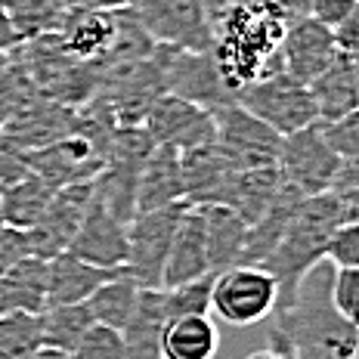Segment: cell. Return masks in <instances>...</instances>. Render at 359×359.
I'll list each match as a JSON object with an SVG mask.
<instances>
[{
	"instance_id": "obj_15",
	"label": "cell",
	"mask_w": 359,
	"mask_h": 359,
	"mask_svg": "<svg viewBox=\"0 0 359 359\" xmlns=\"http://www.w3.org/2000/svg\"><path fill=\"white\" fill-rule=\"evenodd\" d=\"M205 273H211L208 245H205V223H201L198 205H189V201H186L183 214H180V223H177L174 242H170V251H168L161 288L183 285V282H192Z\"/></svg>"
},
{
	"instance_id": "obj_3",
	"label": "cell",
	"mask_w": 359,
	"mask_h": 359,
	"mask_svg": "<svg viewBox=\"0 0 359 359\" xmlns=\"http://www.w3.org/2000/svg\"><path fill=\"white\" fill-rule=\"evenodd\" d=\"M233 102L251 111L254 118H260L266 127H273L279 137H288V133L319 121L310 87L294 81L285 69H273L251 84L238 87Z\"/></svg>"
},
{
	"instance_id": "obj_7",
	"label": "cell",
	"mask_w": 359,
	"mask_h": 359,
	"mask_svg": "<svg viewBox=\"0 0 359 359\" xmlns=\"http://www.w3.org/2000/svg\"><path fill=\"white\" fill-rule=\"evenodd\" d=\"M143 32L161 47L211 50L214 22L205 0H133Z\"/></svg>"
},
{
	"instance_id": "obj_34",
	"label": "cell",
	"mask_w": 359,
	"mask_h": 359,
	"mask_svg": "<svg viewBox=\"0 0 359 359\" xmlns=\"http://www.w3.org/2000/svg\"><path fill=\"white\" fill-rule=\"evenodd\" d=\"M332 304L347 323L359 328V269H334Z\"/></svg>"
},
{
	"instance_id": "obj_21",
	"label": "cell",
	"mask_w": 359,
	"mask_h": 359,
	"mask_svg": "<svg viewBox=\"0 0 359 359\" xmlns=\"http://www.w3.org/2000/svg\"><path fill=\"white\" fill-rule=\"evenodd\" d=\"M121 269H102L93 264H84L74 254L62 251L50 260V282H47V306L59 304H84L102 282L118 276Z\"/></svg>"
},
{
	"instance_id": "obj_10",
	"label": "cell",
	"mask_w": 359,
	"mask_h": 359,
	"mask_svg": "<svg viewBox=\"0 0 359 359\" xmlns=\"http://www.w3.org/2000/svg\"><path fill=\"white\" fill-rule=\"evenodd\" d=\"M143 130L155 146H170L177 152H192V149L211 146L217 140L211 111L192 106L186 100H177L170 93L158 96L149 106L143 118Z\"/></svg>"
},
{
	"instance_id": "obj_41",
	"label": "cell",
	"mask_w": 359,
	"mask_h": 359,
	"mask_svg": "<svg viewBox=\"0 0 359 359\" xmlns=\"http://www.w3.org/2000/svg\"><path fill=\"white\" fill-rule=\"evenodd\" d=\"M245 359H294L288 353V347H285V341L279 338V334L269 328V347H264V350H254V353H248Z\"/></svg>"
},
{
	"instance_id": "obj_24",
	"label": "cell",
	"mask_w": 359,
	"mask_h": 359,
	"mask_svg": "<svg viewBox=\"0 0 359 359\" xmlns=\"http://www.w3.org/2000/svg\"><path fill=\"white\" fill-rule=\"evenodd\" d=\"M220 350V328L211 316L170 319L161 334V359H214Z\"/></svg>"
},
{
	"instance_id": "obj_45",
	"label": "cell",
	"mask_w": 359,
	"mask_h": 359,
	"mask_svg": "<svg viewBox=\"0 0 359 359\" xmlns=\"http://www.w3.org/2000/svg\"><path fill=\"white\" fill-rule=\"evenodd\" d=\"M6 62H10V53H0V72L6 69Z\"/></svg>"
},
{
	"instance_id": "obj_37",
	"label": "cell",
	"mask_w": 359,
	"mask_h": 359,
	"mask_svg": "<svg viewBox=\"0 0 359 359\" xmlns=\"http://www.w3.org/2000/svg\"><path fill=\"white\" fill-rule=\"evenodd\" d=\"M332 37H334V47H338V53L344 56H359V0L356 6L344 16L338 25L332 28Z\"/></svg>"
},
{
	"instance_id": "obj_11",
	"label": "cell",
	"mask_w": 359,
	"mask_h": 359,
	"mask_svg": "<svg viewBox=\"0 0 359 359\" xmlns=\"http://www.w3.org/2000/svg\"><path fill=\"white\" fill-rule=\"evenodd\" d=\"M90 201H93V180L59 186L53 201H50V208H47V214L41 217V223L25 229L34 257L53 260L56 254H62L69 248V242L74 238V233H78L81 220H84Z\"/></svg>"
},
{
	"instance_id": "obj_20",
	"label": "cell",
	"mask_w": 359,
	"mask_h": 359,
	"mask_svg": "<svg viewBox=\"0 0 359 359\" xmlns=\"http://www.w3.org/2000/svg\"><path fill=\"white\" fill-rule=\"evenodd\" d=\"M198 211H201V223H205V245H208L211 273L238 266L242 264L248 223L226 205H198Z\"/></svg>"
},
{
	"instance_id": "obj_42",
	"label": "cell",
	"mask_w": 359,
	"mask_h": 359,
	"mask_svg": "<svg viewBox=\"0 0 359 359\" xmlns=\"http://www.w3.org/2000/svg\"><path fill=\"white\" fill-rule=\"evenodd\" d=\"M338 201H341L344 223H359V186H356V189H341Z\"/></svg>"
},
{
	"instance_id": "obj_40",
	"label": "cell",
	"mask_w": 359,
	"mask_h": 359,
	"mask_svg": "<svg viewBox=\"0 0 359 359\" xmlns=\"http://www.w3.org/2000/svg\"><path fill=\"white\" fill-rule=\"evenodd\" d=\"M65 6L69 10H127V6H133V0H65Z\"/></svg>"
},
{
	"instance_id": "obj_22",
	"label": "cell",
	"mask_w": 359,
	"mask_h": 359,
	"mask_svg": "<svg viewBox=\"0 0 359 359\" xmlns=\"http://www.w3.org/2000/svg\"><path fill=\"white\" fill-rule=\"evenodd\" d=\"M47 282H50V260L43 257H22L10 273L0 276V313H43L47 306Z\"/></svg>"
},
{
	"instance_id": "obj_33",
	"label": "cell",
	"mask_w": 359,
	"mask_h": 359,
	"mask_svg": "<svg viewBox=\"0 0 359 359\" xmlns=\"http://www.w3.org/2000/svg\"><path fill=\"white\" fill-rule=\"evenodd\" d=\"M325 260L334 269H359V223H341L328 238Z\"/></svg>"
},
{
	"instance_id": "obj_5",
	"label": "cell",
	"mask_w": 359,
	"mask_h": 359,
	"mask_svg": "<svg viewBox=\"0 0 359 359\" xmlns=\"http://www.w3.org/2000/svg\"><path fill=\"white\" fill-rule=\"evenodd\" d=\"M276 168H279L282 183L291 186V189L304 198L332 192L334 180H338V170H341V158L334 155V149L328 146L323 121L282 137L279 155H276Z\"/></svg>"
},
{
	"instance_id": "obj_31",
	"label": "cell",
	"mask_w": 359,
	"mask_h": 359,
	"mask_svg": "<svg viewBox=\"0 0 359 359\" xmlns=\"http://www.w3.org/2000/svg\"><path fill=\"white\" fill-rule=\"evenodd\" d=\"M69 359H124L121 332L93 323L84 332V338L78 341V347L69 353Z\"/></svg>"
},
{
	"instance_id": "obj_43",
	"label": "cell",
	"mask_w": 359,
	"mask_h": 359,
	"mask_svg": "<svg viewBox=\"0 0 359 359\" xmlns=\"http://www.w3.org/2000/svg\"><path fill=\"white\" fill-rule=\"evenodd\" d=\"M356 186H359V161H341V170H338V180H334L332 192L356 189Z\"/></svg>"
},
{
	"instance_id": "obj_19",
	"label": "cell",
	"mask_w": 359,
	"mask_h": 359,
	"mask_svg": "<svg viewBox=\"0 0 359 359\" xmlns=\"http://www.w3.org/2000/svg\"><path fill=\"white\" fill-rule=\"evenodd\" d=\"M282 189V177L276 164H264V168H238L233 177H229L226 189H223L220 205L233 208V211L242 217L245 223L260 220L264 211L273 205L276 192Z\"/></svg>"
},
{
	"instance_id": "obj_27",
	"label": "cell",
	"mask_w": 359,
	"mask_h": 359,
	"mask_svg": "<svg viewBox=\"0 0 359 359\" xmlns=\"http://www.w3.org/2000/svg\"><path fill=\"white\" fill-rule=\"evenodd\" d=\"M4 6L22 43L43 34H56L69 16L65 0H4Z\"/></svg>"
},
{
	"instance_id": "obj_4",
	"label": "cell",
	"mask_w": 359,
	"mask_h": 359,
	"mask_svg": "<svg viewBox=\"0 0 359 359\" xmlns=\"http://www.w3.org/2000/svg\"><path fill=\"white\" fill-rule=\"evenodd\" d=\"M152 56L158 62L164 93L208 111L233 102V90L223 81L220 65H217L211 50H177V47L155 43Z\"/></svg>"
},
{
	"instance_id": "obj_18",
	"label": "cell",
	"mask_w": 359,
	"mask_h": 359,
	"mask_svg": "<svg viewBox=\"0 0 359 359\" xmlns=\"http://www.w3.org/2000/svg\"><path fill=\"white\" fill-rule=\"evenodd\" d=\"M168 325L161 288H140L137 306L121 328L124 359H161V334Z\"/></svg>"
},
{
	"instance_id": "obj_13",
	"label": "cell",
	"mask_w": 359,
	"mask_h": 359,
	"mask_svg": "<svg viewBox=\"0 0 359 359\" xmlns=\"http://www.w3.org/2000/svg\"><path fill=\"white\" fill-rule=\"evenodd\" d=\"M279 56H282V69L291 78L301 81V84H310L316 74H323L332 65V59L338 56V47H334L332 28H325L323 22L301 13V16L288 22Z\"/></svg>"
},
{
	"instance_id": "obj_48",
	"label": "cell",
	"mask_w": 359,
	"mask_h": 359,
	"mask_svg": "<svg viewBox=\"0 0 359 359\" xmlns=\"http://www.w3.org/2000/svg\"><path fill=\"white\" fill-rule=\"evenodd\" d=\"M353 59H356V72H359V56H353Z\"/></svg>"
},
{
	"instance_id": "obj_36",
	"label": "cell",
	"mask_w": 359,
	"mask_h": 359,
	"mask_svg": "<svg viewBox=\"0 0 359 359\" xmlns=\"http://www.w3.org/2000/svg\"><path fill=\"white\" fill-rule=\"evenodd\" d=\"M28 254H32V245H28L25 229H13V226L0 229V276L10 273L22 257H28Z\"/></svg>"
},
{
	"instance_id": "obj_16",
	"label": "cell",
	"mask_w": 359,
	"mask_h": 359,
	"mask_svg": "<svg viewBox=\"0 0 359 359\" xmlns=\"http://www.w3.org/2000/svg\"><path fill=\"white\" fill-rule=\"evenodd\" d=\"M186 201L183 189V168H180V152L170 146H155L140 170L137 183V214L158 211ZM133 214V217H137Z\"/></svg>"
},
{
	"instance_id": "obj_1",
	"label": "cell",
	"mask_w": 359,
	"mask_h": 359,
	"mask_svg": "<svg viewBox=\"0 0 359 359\" xmlns=\"http://www.w3.org/2000/svg\"><path fill=\"white\" fill-rule=\"evenodd\" d=\"M334 266L323 260L297 282L294 297L279 306L273 332L285 341L294 359H350L359 347V328L332 304Z\"/></svg>"
},
{
	"instance_id": "obj_2",
	"label": "cell",
	"mask_w": 359,
	"mask_h": 359,
	"mask_svg": "<svg viewBox=\"0 0 359 359\" xmlns=\"http://www.w3.org/2000/svg\"><path fill=\"white\" fill-rule=\"evenodd\" d=\"M341 223H344V217H341L338 192H323V196L304 198L297 205V211L291 217L288 229L282 233L279 245L260 264L276 279V285H279V304H276V310L285 306L294 297L297 282L316 264L325 260L328 238L334 236V229Z\"/></svg>"
},
{
	"instance_id": "obj_29",
	"label": "cell",
	"mask_w": 359,
	"mask_h": 359,
	"mask_svg": "<svg viewBox=\"0 0 359 359\" xmlns=\"http://www.w3.org/2000/svg\"><path fill=\"white\" fill-rule=\"evenodd\" d=\"M37 96L41 93H37L28 65L19 59V53H10V62L0 72V127L22 115Z\"/></svg>"
},
{
	"instance_id": "obj_28",
	"label": "cell",
	"mask_w": 359,
	"mask_h": 359,
	"mask_svg": "<svg viewBox=\"0 0 359 359\" xmlns=\"http://www.w3.org/2000/svg\"><path fill=\"white\" fill-rule=\"evenodd\" d=\"M41 313H0V359H32L43 347Z\"/></svg>"
},
{
	"instance_id": "obj_23",
	"label": "cell",
	"mask_w": 359,
	"mask_h": 359,
	"mask_svg": "<svg viewBox=\"0 0 359 359\" xmlns=\"http://www.w3.org/2000/svg\"><path fill=\"white\" fill-rule=\"evenodd\" d=\"M56 196V186L47 183L41 174L28 170L25 177L13 180V183L0 186V208H4V220L13 229H32L47 214L50 201Z\"/></svg>"
},
{
	"instance_id": "obj_8",
	"label": "cell",
	"mask_w": 359,
	"mask_h": 359,
	"mask_svg": "<svg viewBox=\"0 0 359 359\" xmlns=\"http://www.w3.org/2000/svg\"><path fill=\"white\" fill-rule=\"evenodd\" d=\"M186 201L158 211L137 214L127 223V264L124 273L140 282V288H161L164 264H168V251L174 242L180 214H183Z\"/></svg>"
},
{
	"instance_id": "obj_30",
	"label": "cell",
	"mask_w": 359,
	"mask_h": 359,
	"mask_svg": "<svg viewBox=\"0 0 359 359\" xmlns=\"http://www.w3.org/2000/svg\"><path fill=\"white\" fill-rule=\"evenodd\" d=\"M214 276L217 273H205L192 282L174 288H161L164 297V313L170 319H183V316H211V291H214Z\"/></svg>"
},
{
	"instance_id": "obj_14",
	"label": "cell",
	"mask_w": 359,
	"mask_h": 359,
	"mask_svg": "<svg viewBox=\"0 0 359 359\" xmlns=\"http://www.w3.org/2000/svg\"><path fill=\"white\" fill-rule=\"evenodd\" d=\"M115 28L118 10H69V16H65L62 28L56 34L72 59L100 69L111 50V41H115Z\"/></svg>"
},
{
	"instance_id": "obj_32",
	"label": "cell",
	"mask_w": 359,
	"mask_h": 359,
	"mask_svg": "<svg viewBox=\"0 0 359 359\" xmlns=\"http://www.w3.org/2000/svg\"><path fill=\"white\" fill-rule=\"evenodd\" d=\"M323 130L341 161H359V109L332 124H323Z\"/></svg>"
},
{
	"instance_id": "obj_17",
	"label": "cell",
	"mask_w": 359,
	"mask_h": 359,
	"mask_svg": "<svg viewBox=\"0 0 359 359\" xmlns=\"http://www.w3.org/2000/svg\"><path fill=\"white\" fill-rule=\"evenodd\" d=\"M310 96L316 102V115L323 124H332L338 118L359 109V72L356 59L338 53L332 65L310 81Z\"/></svg>"
},
{
	"instance_id": "obj_25",
	"label": "cell",
	"mask_w": 359,
	"mask_h": 359,
	"mask_svg": "<svg viewBox=\"0 0 359 359\" xmlns=\"http://www.w3.org/2000/svg\"><path fill=\"white\" fill-rule=\"evenodd\" d=\"M137 294H140V282L130 279L121 269V273L111 276L109 282H102L84 304H87L90 316H93V323L121 332L127 325V319H130L133 306H137Z\"/></svg>"
},
{
	"instance_id": "obj_44",
	"label": "cell",
	"mask_w": 359,
	"mask_h": 359,
	"mask_svg": "<svg viewBox=\"0 0 359 359\" xmlns=\"http://www.w3.org/2000/svg\"><path fill=\"white\" fill-rule=\"evenodd\" d=\"M32 359H69V353H62V350H50V347H41Z\"/></svg>"
},
{
	"instance_id": "obj_46",
	"label": "cell",
	"mask_w": 359,
	"mask_h": 359,
	"mask_svg": "<svg viewBox=\"0 0 359 359\" xmlns=\"http://www.w3.org/2000/svg\"><path fill=\"white\" fill-rule=\"evenodd\" d=\"M6 226V220H4V208H0V229H4Z\"/></svg>"
},
{
	"instance_id": "obj_9",
	"label": "cell",
	"mask_w": 359,
	"mask_h": 359,
	"mask_svg": "<svg viewBox=\"0 0 359 359\" xmlns=\"http://www.w3.org/2000/svg\"><path fill=\"white\" fill-rule=\"evenodd\" d=\"M214 143L233 158L238 168H264V164H276L282 137L266 127L260 118L245 111L238 102H226V106L214 109Z\"/></svg>"
},
{
	"instance_id": "obj_47",
	"label": "cell",
	"mask_w": 359,
	"mask_h": 359,
	"mask_svg": "<svg viewBox=\"0 0 359 359\" xmlns=\"http://www.w3.org/2000/svg\"><path fill=\"white\" fill-rule=\"evenodd\" d=\"M350 359H359V347H356V353H353V356H350Z\"/></svg>"
},
{
	"instance_id": "obj_35",
	"label": "cell",
	"mask_w": 359,
	"mask_h": 359,
	"mask_svg": "<svg viewBox=\"0 0 359 359\" xmlns=\"http://www.w3.org/2000/svg\"><path fill=\"white\" fill-rule=\"evenodd\" d=\"M28 149L16 143V140L10 137L6 130H0V186L13 183V180L25 177L28 170H32V164H28Z\"/></svg>"
},
{
	"instance_id": "obj_26",
	"label": "cell",
	"mask_w": 359,
	"mask_h": 359,
	"mask_svg": "<svg viewBox=\"0 0 359 359\" xmlns=\"http://www.w3.org/2000/svg\"><path fill=\"white\" fill-rule=\"evenodd\" d=\"M41 341L50 350H62L72 353L84 332L93 325L87 304H59V306H43L41 316Z\"/></svg>"
},
{
	"instance_id": "obj_39",
	"label": "cell",
	"mask_w": 359,
	"mask_h": 359,
	"mask_svg": "<svg viewBox=\"0 0 359 359\" xmlns=\"http://www.w3.org/2000/svg\"><path fill=\"white\" fill-rule=\"evenodd\" d=\"M19 47H22V37L16 34V28H13L10 16H6L4 0H0V53H16Z\"/></svg>"
},
{
	"instance_id": "obj_38",
	"label": "cell",
	"mask_w": 359,
	"mask_h": 359,
	"mask_svg": "<svg viewBox=\"0 0 359 359\" xmlns=\"http://www.w3.org/2000/svg\"><path fill=\"white\" fill-rule=\"evenodd\" d=\"M356 6V0H306V16L323 22L325 28H334Z\"/></svg>"
},
{
	"instance_id": "obj_12",
	"label": "cell",
	"mask_w": 359,
	"mask_h": 359,
	"mask_svg": "<svg viewBox=\"0 0 359 359\" xmlns=\"http://www.w3.org/2000/svg\"><path fill=\"white\" fill-rule=\"evenodd\" d=\"M69 254L102 269H124L127 264V223L118 220L100 201H90L78 233L69 242Z\"/></svg>"
},
{
	"instance_id": "obj_6",
	"label": "cell",
	"mask_w": 359,
	"mask_h": 359,
	"mask_svg": "<svg viewBox=\"0 0 359 359\" xmlns=\"http://www.w3.org/2000/svg\"><path fill=\"white\" fill-rule=\"evenodd\" d=\"M276 304H279V285L264 266L238 264L214 276L211 313L226 325H257L276 310Z\"/></svg>"
}]
</instances>
